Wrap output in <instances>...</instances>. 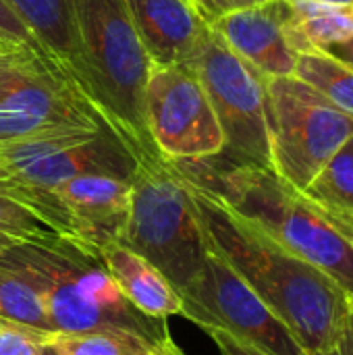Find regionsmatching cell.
Listing matches in <instances>:
<instances>
[{
  "instance_id": "cell-1",
  "label": "cell",
  "mask_w": 353,
  "mask_h": 355,
  "mask_svg": "<svg viewBox=\"0 0 353 355\" xmlns=\"http://www.w3.org/2000/svg\"><path fill=\"white\" fill-rule=\"evenodd\" d=\"M189 185L208 245L287 324L308 354H327L350 320L352 297L218 198L191 181Z\"/></svg>"
},
{
  "instance_id": "cell-2",
  "label": "cell",
  "mask_w": 353,
  "mask_h": 355,
  "mask_svg": "<svg viewBox=\"0 0 353 355\" xmlns=\"http://www.w3.org/2000/svg\"><path fill=\"white\" fill-rule=\"evenodd\" d=\"M171 162L193 185L218 198L293 256L322 270L353 297V241L273 168L233 162L221 154Z\"/></svg>"
},
{
  "instance_id": "cell-3",
  "label": "cell",
  "mask_w": 353,
  "mask_h": 355,
  "mask_svg": "<svg viewBox=\"0 0 353 355\" xmlns=\"http://www.w3.org/2000/svg\"><path fill=\"white\" fill-rule=\"evenodd\" d=\"M0 266L19 275L42 295L56 333L171 341L166 320L141 314L123 295L100 254L69 237L52 235L4 248Z\"/></svg>"
},
{
  "instance_id": "cell-4",
  "label": "cell",
  "mask_w": 353,
  "mask_h": 355,
  "mask_svg": "<svg viewBox=\"0 0 353 355\" xmlns=\"http://www.w3.org/2000/svg\"><path fill=\"white\" fill-rule=\"evenodd\" d=\"M92 98L108 129L133 156H160L146 127V85L152 60L125 0H73Z\"/></svg>"
},
{
  "instance_id": "cell-5",
  "label": "cell",
  "mask_w": 353,
  "mask_h": 355,
  "mask_svg": "<svg viewBox=\"0 0 353 355\" xmlns=\"http://www.w3.org/2000/svg\"><path fill=\"white\" fill-rule=\"evenodd\" d=\"M121 243L152 262L179 293L200 275L210 254L206 231L191 185L171 160H137Z\"/></svg>"
},
{
  "instance_id": "cell-6",
  "label": "cell",
  "mask_w": 353,
  "mask_h": 355,
  "mask_svg": "<svg viewBox=\"0 0 353 355\" xmlns=\"http://www.w3.org/2000/svg\"><path fill=\"white\" fill-rule=\"evenodd\" d=\"M137 158L112 131H73L0 146V191L27 206L52 229L58 204L52 189L85 175L131 181Z\"/></svg>"
},
{
  "instance_id": "cell-7",
  "label": "cell",
  "mask_w": 353,
  "mask_h": 355,
  "mask_svg": "<svg viewBox=\"0 0 353 355\" xmlns=\"http://www.w3.org/2000/svg\"><path fill=\"white\" fill-rule=\"evenodd\" d=\"M273 171L304 191L353 137V116L298 77H264Z\"/></svg>"
},
{
  "instance_id": "cell-8",
  "label": "cell",
  "mask_w": 353,
  "mask_h": 355,
  "mask_svg": "<svg viewBox=\"0 0 353 355\" xmlns=\"http://www.w3.org/2000/svg\"><path fill=\"white\" fill-rule=\"evenodd\" d=\"M193 69L225 137L221 156L273 168L264 77L243 62L214 29Z\"/></svg>"
},
{
  "instance_id": "cell-9",
  "label": "cell",
  "mask_w": 353,
  "mask_h": 355,
  "mask_svg": "<svg viewBox=\"0 0 353 355\" xmlns=\"http://www.w3.org/2000/svg\"><path fill=\"white\" fill-rule=\"evenodd\" d=\"M181 316L200 329H223L264 355H310L212 248L200 275L181 291Z\"/></svg>"
},
{
  "instance_id": "cell-10",
  "label": "cell",
  "mask_w": 353,
  "mask_h": 355,
  "mask_svg": "<svg viewBox=\"0 0 353 355\" xmlns=\"http://www.w3.org/2000/svg\"><path fill=\"white\" fill-rule=\"evenodd\" d=\"M146 127L166 160H200L225 150L208 94L187 67H152L146 85Z\"/></svg>"
},
{
  "instance_id": "cell-11",
  "label": "cell",
  "mask_w": 353,
  "mask_h": 355,
  "mask_svg": "<svg viewBox=\"0 0 353 355\" xmlns=\"http://www.w3.org/2000/svg\"><path fill=\"white\" fill-rule=\"evenodd\" d=\"M110 131L94 104L62 75L44 71L0 102V146L73 131Z\"/></svg>"
},
{
  "instance_id": "cell-12",
  "label": "cell",
  "mask_w": 353,
  "mask_h": 355,
  "mask_svg": "<svg viewBox=\"0 0 353 355\" xmlns=\"http://www.w3.org/2000/svg\"><path fill=\"white\" fill-rule=\"evenodd\" d=\"M67 237L100 254L102 248L121 241L131 204V181L85 175L54 187Z\"/></svg>"
},
{
  "instance_id": "cell-13",
  "label": "cell",
  "mask_w": 353,
  "mask_h": 355,
  "mask_svg": "<svg viewBox=\"0 0 353 355\" xmlns=\"http://www.w3.org/2000/svg\"><path fill=\"white\" fill-rule=\"evenodd\" d=\"M289 12L287 0H266L225 12L210 21V27L262 77H291L298 52L285 31Z\"/></svg>"
},
{
  "instance_id": "cell-14",
  "label": "cell",
  "mask_w": 353,
  "mask_h": 355,
  "mask_svg": "<svg viewBox=\"0 0 353 355\" xmlns=\"http://www.w3.org/2000/svg\"><path fill=\"white\" fill-rule=\"evenodd\" d=\"M125 4L154 67H196L212 27L189 0H125Z\"/></svg>"
},
{
  "instance_id": "cell-15",
  "label": "cell",
  "mask_w": 353,
  "mask_h": 355,
  "mask_svg": "<svg viewBox=\"0 0 353 355\" xmlns=\"http://www.w3.org/2000/svg\"><path fill=\"white\" fill-rule=\"evenodd\" d=\"M6 4L31 31L48 62L94 104L73 0H6Z\"/></svg>"
},
{
  "instance_id": "cell-16",
  "label": "cell",
  "mask_w": 353,
  "mask_h": 355,
  "mask_svg": "<svg viewBox=\"0 0 353 355\" xmlns=\"http://www.w3.org/2000/svg\"><path fill=\"white\" fill-rule=\"evenodd\" d=\"M100 258L123 295L141 314L160 320L181 316V293L144 256L114 241L100 250Z\"/></svg>"
},
{
  "instance_id": "cell-17",
  "label": "cell",
  "mask_w": 353,
  "mask_h": 355,
  "mask_svg": "<svg viewBox=\"0 0 353 355\" xmlns=\"http://www.w3.org/2000/svg\"><path fill=\"white\" fill-rule=\"evenodd\" d=\"M291 12L285 23L293 50H322L353 37V6L322 4L310 0H287Z\"/></svg>"
},
{
  "instance_id": "cell-18",
  "label": "cell",
  "mask_w": 353,
  "mask_h": 355,
  "mask_svg": "<svg viewBox=\"0 0 353 355\" xmlns=\"http://www.w3.org/2000/svg\"><path fill=\"white\" fill-rule=\"evenodd\" d=\"M350 241H353V137L302 191Z\"/></svg>"
},
{
  "instance_id": "cell-19",
  "label": "cell",
  "mask_w": 353,
  "mask_h": 355,
  "mask_svg": "<svg viewBox=\"0 0 353 355\" xmlns=\"http://www.w3.org/2000/svg\"><path fill=\"white\" fill-rule=\"evenodd\" d=\"M293 77L325 96L333 106L353 116V69L327 50L298 54Z\"/></svg>"
},
{
  "instance_id": "cell-20",
  "label": "cell",
  "mask_w": 353,
  "mask_h": 355,
  "mask_svg": "<svg viewBox=\"0 0 353 355\" xmlns=\"http://www.w3.org/2000/svg\"><path fill=\"white\" fill-rule=\"evenodd\" d=\"M58 349L69 355H177L179 347L171 341H152L137 335H62L48 337Z\"/></svg>"
},
{
  "instance_id": "cell-21",
  "label": "cell",
  "mask_w": 353,
  "mask_h": 355,
  "mask_svg": "<svg viewBox=\"0 0 353 355\" xmlns=\"http://www.w3.org/2000/svg\"><path fill=\"white\" fill-rule=\"evenodd\" d=\"M0 320L27 327L42 335H54L42 295L19 275L0 266Z\"/></svg>"
},
{
  "instance_id": "cell-22",
  "label": "cell",
  "mask_w": 353,
  "mask_h": 355,
  "mask_svg": "<svg viewBox=\"0 0 353 355\" xmlns=\"http://www.w3.org/2000/svg\"><path fill=\"white\" fill-rule=\"evenodd\" d=\"M58 235L48 223L21 202L0 191V250Z\"/></svg>"
},
{
  "instance_id": "cell-23",
  "label": "cell",
  "mask_w": 353,
  "mask_h": 355,
  "mask_svg": "<svg viewBox=\"0 0 353 355\" xmlns=\"http://www.w3.org/2000/svg\"><path fill=\"white\" fill-rule=\"evenodd\" d=\"M44 71H54V69L29 50H17L12 54L0 56V102L12 89H17L19 85H23L25 81H29L31 77Z\"/></svg>"
},
{
  "instance_id": "cell-24",
  "label": "cell",
  "mask_w": 353,
  "mask_h": 355,
  "mask_svg": "<svg viewBox=\"0 0 353 355\" xmlns=\"http://www.w3.org/2000/svg\"><path fill=\"white\" fill-rule=\"evenodd\" d=\"M48 337L27 327L0 320V355H40V347Z\"/></svg>"
},
{
  "instance_id": "cell-25",
  "label": "cell",
  "mask_w": 353,
  "mask_h": 355,
  "mask_svg": "<svg viewBox=\"0 0 353 355\" xmlns=\"http://www.w3.org/2000/svg\"><path fill=\"white\" fill-rule=\"evenodd\" d=\"M0 35L12 40L15 44L23 46L25 50L33 52V54L40 56L44 62H48V58H46V54L42 52L40 44L35 42V37L31 35V31L23 25V21L12 12V8L6 4V0H0ZM48 64H50V62H48ZM50 67H52V64H50ZM52 69H54V67H52ZM54 71H56V69H54ZM56 73H58V71H56ZM64 79H67V77H64Z\"/></svg>"
},
{
  "instance_id": "cell-26",
  "label": "cell",
  "mask_w": 353,
  "mask_h": 355,
  "mask_svg": "<svg viewBox=\"0 0 353 355\" xmlns=\"http://www.w3.org/2000/svg\"><path fill=\"white\" fill-rule=\"evenodd\" d=\"M202 331H206V335L214 341V345H216V349H218V354L221 355H264L262 352H258L256 347H252V345H248V343L235 339L233 335H229V333L223 331V329L206 327V329H202Z\"/></svg>"
},
{
  "instance_id": "cell-27",
  "label": "cell",
  "mask_w": 353,
  "mask_h": 355,
  "mask_svg": "<svg viewBox=\"0 0 353 355\" xmlns=\"http://www.w3.org/2000/svg\"><path fill=\"white\" fill-rule=\"evenodd\" d=\"M200 2H202L206 19L214 21L216 17H221L225 12L246 8V6H254V4H260V2H266V0H200Z\"/></svg>"
},
{
  "instance_id": "cell-28",
  "label": "cell",
  "mask_w": 353,
  "mask_h": 355,
  "mask_svg": "<svg viewBox=\"0 0 353 355\" xmlns=\"http://www.w3.org/2000/svg\"><path fill=\"white\" fill-rule=\"evenodd\" d=\"M325 355H353V322L352 314H350V320L343 329V333L339 335L337 343L327 352Z\"/></svg>"
},
{
  "instance_id": "cell-29",
  "label": "cell",
  "mask_w": 353,
  "mask_h": 355,
  "mask_svg": "<svg viewBox=\"0 0 353 355\" xmlns=\"http://www.w3.org/2000/svg\"><path fill=\"white\" fill-rule=\"evenodd\" d=\"M322 50L331 52L333 56H337L339 60H343L347 67H352L353 69V37L352 40H347V42L333 44V46H329V48H322Z\"/></svg>"
},
{
  "instance_id": "cell-30",
  "label": "cell",
  "mask_w": 353,
  "mask_h": 355,
  "mask_svg": "<svg viewBox=\"0 0 353 355\" xmlns=\"http://www.w3.org/2000/svg\"><path fill=\"white\" fill-rule=\"evenodd\" d=\"M17 50H25V48L19 46V44H15L12 40H8V37H4V35H0V56L12 54V52H17Z\"/></svg>"
},
{
  "instance_id": "cell-31",
  "label": "cell",
  "mask_w": 353,
  "mask_h": 355,
  "mask_svg": "<svg viewBox=\"0 0 353 355\" xmlns=\"http://www.w3.org/2000/svg\"><path fill=\"white\" fill-rule=\"evenodd\" d=\"M40 355H69V354H64L62 349H58L54 343L44 341V343H42V347H40Z\"/></svg>"
},
{
  "instance_id": "cell-32",
  "label": "cell",
  "mask_w": 353,
  "mask_h": 355,
  "mask_svg": "<svg viewBox=\"0 0 353 355\" xmlns=\"http://www.w3.org/2000/svg\"><path fill=\"white\" fill-rule=\"evenodd\" d=\"M310 2H322V4H339V6H353V0H310Z\"/></svg>"
},
{
  "instance_id": "cell-33",
  "label": "cell",
  "mask_w": 353,
  "mask_h": 355,
  "mask_svg": "<svg viewBox=\"0 0 353 355\" xmlns=\"http://www.w3.org/2000/svg\"><path fill=\"white\" fill-rule=\"evenodd\" d=\"M189 2H191V4H193V6H196L200 12H202V15H204V8H202V2H200V0H189ZM204 17H206V15H204Z\"/></svg>"
},
{
  "instance_id": "cell-34",
  "label": "cell",
  "mask_w": 353,
  "mask_h": 355,
  "mask_svg": "<svg viewBox=\"0 0 353 355\" xmlns=\"http://www.w3.org/2000/svg\"><path fill=\"white\" fill-rule=\"evenodd\" d=\"M350 314H352V322H353V297H352V302H350Z\"/></svg>"
},
{
  "instance_id": "cell-35",
  "label": "cell",
  "mask_w": 353,
  "mask_h": 355,
  "mask_svg": "<svg viewBox=\"0 0 353 355\" xmlns=\"http://www.w3.org/2000/svg\"><path fill=\"white\" fill-rule=\"evenodd\" d=\"M177 355H185V354H183V352H181V349H179V352H177Z\"/></svg>"
}]
</instances>
